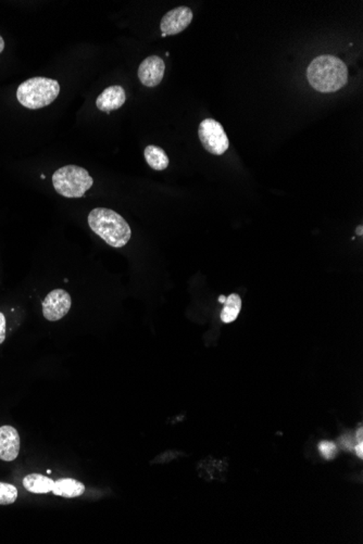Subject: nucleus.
I'll list each match as a JSON object with an SVG mask.
<instances>
[{
    "label": "nucleus",
    "instance_id": "1",
    "mask_svg": "<svg viewBox=\"0 0 363 544\" xmlns=\"http://www.w3.org/2000/svg\"><path fill=\"white\" fill-rule=\"evenodd\" d=\"M307 77L315 91L335 93L342 89L348 82V69L335 55H319L309 65Z\"/></svg>",
    "mask_w": 363,
    "mask_h": 544
},
{
    "label": "nucleus",
    "instance_id": "2",
    "mask_svg": "<svg viewBox=\"0 0 363 544\" xmlns=\"http://www.w3.org/2000/svg\"><path fill=\"white\" fill-rule=\"evenodd\" d=\"M91 230L113 248H122L130 241L132 230L128 222L117 212L96 208L88 215Z\"/></svg>",
    "mask_w": 363,
    "mask_h": 544
},
{
    "label": "nucleus",
    "instance_id": "3",
    "mask_svg": "<svg viewBox=\"0 0 363 544\" xmlns=\"http://www.w3.org/2000/svg\"><path fill=\"white\" fill-rule=\"evenodd\" d=\"M59 93L58 81L47 77H33L18 87L17 98L25 108L37 110L53 103Z\"/></svg>",
    "mask_w": 363,
    "mask_h": 544
},
{
    "label": "nucleus",
    "instance_id": "4",
    "mask_svg": "<svg viewBox=\"0 0 363 544\" xmlns=\"http://www.w3.org/2000/svg\"><path fill=\"white\" fill-rule=\"evenodd\" d=\"M93 184V178L81 166H65L55 171L53 175L55 192L65 198H81Z\"/></svg>",
    "mask_w": 363,
    "mask_h": 544
},
{
    "label": "nucleus",
    "instance_id": "5",
    "mask_svg": "<svg viewBox=\"0 0 363 544\" xmlns=\"http://www.w3.org/2000/svg\"><path fill=\"white\" fill-rule=\"evenodd\" d=\"M198 136L204 148L210 154L221 156L229 149V138L223 126L213 119H205L200 123Z\"/></svg>",
    "mask_w": 363,
    "mask_h": 544
},
{
    "label": "nucleus",
    "instance_id": "6",
    "mask_svg": "<svg viewBox=\"0 0 363 544\" xmlns=\"http://www.w3.org/2000/svg\"><path fill=\"white\" fill-rule=\"evenodd\" d=\"M72 305L70 295L63 289L51 291L43 301V314L51 321L63 319L69 313Z\"/></svg>",
    "mask_w": 363,
    "mask_h": 544
},
{
    "label": "nucleus",
    "instance_id": "7",
    "mask_svg": "<svg viewBox=\"0 0 363 544\" xmlns=\"http://www.w3.org/2000/svg\"><path fill=\"white\" fill-rule=\"evenodd\" d=\"M192 9L188 7H178L176 9L169 11L162 18L160 23L161 29V37H170V35H176V34L183 32L192 21Z\"/></svg>",
    "mask_w": 363,
    "mask_h": 544
},
{
    "label": "nucleus",
    "instance_id": "8",
    "mask_svg": "<svg viewBox=\"0 0 363 544\" xmlns=\"http://www.w3.org/2000/svg\"><path fill=\"white\" fill-rule=\"evenodd\" d=\"M166 65L158 55L146 58L138 67V79L147 87H156L162 82Z\"/></svg>",
    "mask_w": 363,
    "mask_h": 544
},
{
    "label": "nucleus",
    "instance_id": "9",
    "mask_svg": "<svg viewBox=\"0 0 363 544\" xmlns=\"http://www.w3.org/2000/svg\"><path fill=\"white\" fill-rule=\"evenodd\" d=\"M20 436L11 426L0 427V460L13 462L19 456Z\"/></svg>",
    "mask_w": 363,
    "mask_h": 544
},
{
    "label": "nucleus",
    "instance_id": "10",
    "mask_svg": "<svg viewBox=\"0 0 363 544\" xmlns=\"http://www.w3.org/2000/svg\"><path fill=\"white\" fill-rule=\"evenodd\" d=\"M126 100V91L123 87L114 85L105 89L99 95L98 98L96 99V107L103 112L109 113L113 110H118L124 105Z\"/></svg>",
    "mask_w": 363,
    "mask_h": 544
},
{
    "label": "nucleus",
    "instance_id": "11",
    "mask_svg": "<svg viewBox=\"0 0 363 544\" xmlns=\"http://www.w3.org/2000/svg\"><path fill=\"white\" fill-rule=\"evenodd\" d=\"M85 491V486L82 482L71 478H63L57 480L53 484V493L63 498H77L82 496Z\"/></svg>",
    "mask_w": 363,
    "mask_h": 544
},
{
    "label": "nucleus",
    "instance_id": "12",
    "mask_svg": "<svg viewBox=\"0 0 363 544\" xmlns=\"http://www.w3.org/2000/svg\"><path fill=\"white\" fill-rule=\"evenodd\" d=\"M53 479L39 474L27 475L23 480L25 489L32 493H48L53 491Z\"/></svg>",
    "mask_w": 363,
    "mask_h": 544
},
{
    "label": "nucleus",
    "instance_id": "13",
    "mask_svg": "<svg viewBox=\"0 0 363 544\" xmlns=\"http://www.w3.org/2000/svg\"><path fill=\"white\" fill-rule=\"evenodd\" d=\"M145 160L152 170L164 171L169 166V158L160 147L150 145L144 152Z\"/></svg>",
    "mask_w": 363,
    "mask_h": 544
},
{
    "label": "nucleus",
    "instance_id": "14",
    "mask_svg": "<svg viewBox=\"0 0 363 544\" xmlns=\"http://www.w3.org/2000/svg\"><path fill=\"white\" fill-rule=\"evenodd\" d=\"M242 310V299L237 293H232L226 298L223 310L221 312V319L223 323L230 324L235 321Z\"/></svg>",
    "mask_w": 363,
    "mask_h": 544
},
{
    "label": "nucleus",
    "instance_id": "15",
    "mask_svg": "<svg viewBox=\"0 0 363 544\" xmlns=\"http://www.w3.org/2000/svg\"><path fill=\"white\" fill-rule=\"evenodd\" d=\"M18 499V490L15 486L0 482V505H9Z\"/></svg>",
    "mask_w": 363,
    "mask_h": 544
},
{
    "label": "nucleus",
    "instance_id": "16",
    "mask_svg": "<svg viewBox=\"0 0 363 544\" xmlns=\"http://www.w3.org/2000/svg\"><path fill=\"white\" fill-rule=\"evenodd\" d=\"M319 450H320L323 458H326V460H331L336 454V446H335L334 442H322L319 444Z\"/></svg>",
    "mask_w": 363,
    "mask_h": 544
},
{
    "label": "nucleus",
    "instance_id": "17",
    "mask_svg": "<svg viewBox=\"0 0 363 544\" xmlns=\"http://www.w3.org/2000/svg\"><path fill=\"white\" fill-rule=\"evenodd\" d=\"M6 339V317L5 315L0 312V345L5 341Z\"/></svg>",
    "mask_w": 363,
    "mask_h": 544
},
{
    "label": "nucleus",
    "instance_id": "18",
    "mask_svg": "<svg viewBox=\"0 0 363 544\" xmlns=\"http://www.w3.org/2000/svg\"><path fill=\"white\" fill-rule=\"evenodd\" d=\"M356 453L357 456H359V458H363V442H359L358 444L356 446Z\"/></svg>",
    "mask_w": 363,
    "mask_h": 544
},
{
    "label": "nucleus",
    "instance_id": "19",
    "mask_svg": "<svg viewBox=\"0 0 363 544\" xmlns=\"http://www.w3.org/2000/svg\"><path fill=\"white\" fill-rule=\"evenodd\" d=\"M4 49H5V41H4L3 37H0V53H3Z\"/></svg>",
    "mask_w": 363,
    "mask_h": 544
},
{
    "label": "nucleus",
    "instance_id": "20",
    "mask_svg": "<svg viewBox=\"0 0 363 544\" xmlns=\"http://www.w3.org/2000/svg\"><path fill=\"white\" fill-rule=\"evenodd\" d=\"M362 434H363V430L362 428H360V430H358V434H357V438H358L359 442H362Z\"/></svg>",
    "mask_w": 363,
    "mask_h": 544
},
{
    "label": "nucleus",
    "instance_id": "21",
    "mask_svg": "<svg viewBox=\"0 0 363 544\" xmlns=\"http://www.w3.org/2000/svg\"><path fill=\"white\" fill-rule=\"evenodd\" d=\"M226 298L224 297V296H220L219 298V303H225Z\"/></svg>",
    "mask_w": 363,
    "mask_h": 544
},
{
    "label": "nucleus",
    "instance_id": "22",
    "mask_svg": "<svg viewBox=\"0 0 363 544\" xmlns=\"http://www.w3.org/2000/svg\"><path fill=\"white\" fill-rule=\"evenodd\" d=\"M357 232V230H356ZM358 234L359 235H362V226H359L358 227Z\"/></svg>",
    "mask_w": 363,
    "mask_h": 544
}]
</instances>
